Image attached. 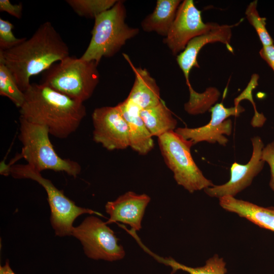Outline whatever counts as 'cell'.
Returning a JSON list of instances; mask_svg holds the SVG:
<instances>
[{"label":"cell","mask_w":274,"mask_h":274,"mask_svg":"<svg viewBox=\"0 0 274 274\" xmlns=\"http://www.w3.org/2000/svg\"><path fill=\"white\" fill-rule=\"evenodd\" d=\"M116 106L128 125L129 147L141 155L148 154L153 149L154 142L141 117V109L126 98Z\"/></svg>","instance_id":"15"},{"label":"cell","mask_w":274,"mask_h":274,"mask_svg":"<svg viewBox=\"0 0 274 274\" xmlns=\"http://www.w3.org/2000/svg\"><path fill=\"white\" fill-rule=\"evenodd\" d=\"M181 2L180 0H157L153 12L141 22L143 30L166 37Z\"/></svg>","instance_id":"18"},{"label":"cell","mask_w":274,"mask_h":274,"mask_svg":"<svg viewBox=\"0 0 274 274\" xmlns=\"http://www.w3.org/2000/svg\"><path fill=\"white\" fill-rule=\"evenodd\" d=\"M209 111L211 112V119L206 125L197 128L179 127L175 131L185 140L191 141L193 145L207 142L226 146L228 139L225 135H230L232 128V121L227 118L231 116H238L245 111V109L240 105L226 108L222 103H219Z\"/></svg>","instance_id":"10"},{"label":"cell","mask_w":274,"mask_h":274,"mask_svg":"<svg viewBox=\"0 0 274 274\" xmlns=\"http://www.w3.org/2000/svg\"><path fill=\"white\" fill-rule=\"evenodd\" d=\"M0 274H15L11 269L8 260L6 261L4 266H0Z\"/></svg>","instance_id":"30"},{"label":"cell","mask_w":274,"mask_h":274,"mask_svg":"<svg viewBox=\"0 0 274 274\" xmlns=\"http://www.w3.org/2000/svg\"><path fill=\"white\" fill-rule=\"evenodd\" d=\"M93 140L106 149H125L130 146L127 122L117 106L96 108L92 114Z\"/></svg>","instance_id":"11"},{"label":"cell","mask_w":274,"mask_h":274,"mask_svg":"<svg viewBox=\"0 0 274 274\" xmlns=\"http://www.w3.org/2000/svg\"><path fill=\"white\" fill-rule=\"evenodd\" d=\"M126 10L124 1H117L110 9L94 19L89 44L81 58L99 64L102 57L118 53L126 42L135 37L139 29L125 22Z\"/></svg>","instance_id":"4"},{"label":"cell","mask_w":274,"mask_h":274,"mask_svg":"<svg viewBox=\"0 0 274 274\" xmlns=\"http://www.w3.org/2000/svg\"><path fill=\"white\" fill-rule=\"evenodd\" d=\"M66 3L79 16L95 19L111 8L117 0H66Z\"/></svg>","instance_id":"22"},{"label":"cell","mask_w":274,"mask_h":274,"mask_svg":"<svg viewBox=\"0 0 274 274\" xmlns=\"http://www.w3.org/2000/svg\"><path fill=\"white\" fill-rule=\"evenodd\" d=\"M219 200L220 206L225 210L274 232V207H263L231 196H223Z\"/></svg>","instance_id":"17"},{"label":"cell","mask_w":274,"mask_h":274,"mask_svg":"<svg viewBox=\"0 0 274 274\" xmlns=\"http://www.w3.org/2000/svg\"><path fill=\"white\" fill-rule=\"evenodd\" d=\"M82 244L86 256L94 260L113 261L125 256L118 238L106 222L90 216L78 226L74 227L72 235Z\"/></svg>","instance_id":"8"},{"label":"cell","mask_w":274,"mask_h":274,"mask_svg":"<svg viewBox=\"0 0 274 274\" xmlns=\"http://www.w3.org/2000/svg\"><path fill=\"white\" fill-rule=\"evenodd\" d=\"M140 115L152 136L158 138L176 129L177 121L162 99L154 106L141 110Z\"/></svg>","instance_id":"19"},{"label":"cell","mask_w":274,"mask_h":274,"mask_svg":"<svg viewBox=\"0 0 274 274\" xmlns=\"http://www.w3.org/2000/svg\"><path fill=\"white\" fill-rule=\"evenodd\" d=\"M98 65L94 61L69 56L44 72L40 83L83 102L99 82Z\"/></svg>","instance_id":"3"},{"label":"cell","mask_w":274,"mask_h":274,"mask_svg":"<svg viewBox=\"0 0 274 274\" xmlns=\"http://www.w3.org/2000/svg\"><path fill=\"white\" fill-rule=\"evenodd\" d=\"M187 86L189 99L184 104V109L190 115H198L209 111L220 95L218 89L214 87H209L202 93H199L193 89L191 84Z\"/></svg>","instance_id":"21"},{"label":"cell","mask_w":274,"mask_h":274,"mask_svg":"<svg viewBox=\"0 0 274 274\" xmlns=\"http://www.w3.org/2000/svg\"><path fill=\"white\" fill-rule=\"evenodd\" d=\"M261 157L269 165L271 175L269 186L274 191V141L263 148Z\"/></svg>","instance_id":"26"},{"label":"cell","mask_w":274,"mask_h":274,"mask_svg":"<svg viewBox=\"0 0 274 274\" xmlns=\"http://www.w3.org/2000/svg\"><path fill=\"white\" fill-rule=\"evenodd\" d=\"M134 74V81L126 98L141 110L157 105L161 101L160 90L155 79L146 68L136 67L128 56L123 54Z\"/></svg>","instance_id":"16"},{"label":"cell","mask_w":274,"mask_h":274,"mask_svg":"<svg viewBox=\"0 0 274 274\" xmlns=\"http://www.w3.org/2000/svg\"><path fill=\"white\" fill-rule=\"evenodd\" d=\"M158 142L164 162L178 185L190 193L214 185L193 159L190 150L193 144L191 141L171 131L158 137Z\"/></svg>","instance_id":"7"},{"label":"cell","mask_w":274,"mask_h":274,"mask_svg":"<svg viewBox=\"0 0 274 274\" xmlns=\"http://www.w3.org/2000/svg\"><path fill=\"white\" fill-rule=\"evenodd\" d=\"M0 11L5 12L17 19L22 16L23 5L20 3L13 5L9 0H0Z\"/></svg>","instance_id":"28"},{"label":"cell","mask_w":274,"mask_h":274,"mask_svg":"<svg viewBox=\"0 0 274 274\" xmlns=\"http://www.w3.org/2000/svg\"><path fill=\"white\" fill-rule=\"evenodd\" d=\"M232 25H219L216 23L205 33L191 40L185 49L177 56V62L182 71L186 84H190L189 74L193 67H199L197 55L203 46L209 43L220 42L232 51L230 43Z\"/></svg>","instance_id":"14"},{"label":"cell","mask_w":274,"mask_h":274,"mask_svg":"<svg viewBox=\"0 0 274 274\" xmlns=\"http://www.w3.org/2000/svg\"><path fill=\"white\" fill-rule=\"evenodd\" d=\"M259 77L257 75H253L252 76V79L249 83L246 89L234 99V106H237L239 105V102L243 99H247L251 101L254 108L255 113L258 111L256 110L255 102L252 97V90L258 85V79Z\"/></svg>","instance_id":"27"},{"label":"cell","mask_w":274,"mask_h":274,"mask_svg":"<svg viewBox=\"0 0 274 274\" xmlns=\"http://www.w3.org/2000/svg\"><path fill=\"white\" fill-rule=\"evenodd\" d=\"M259 54L274 72V45L263 46L259 51Z\"/></svg>","instance_id":"29"},{"label":"cell","mask_w":274,"mask_h":274,"mask_svg":"<svg viewBox=\"0 0 274 274\" xmlns=\"http://www.w3.org/2000/svg\"><path fill=\"white\" fill-rule=\"evenodd\" d=\"M144 251L154 257L159 262L170 266L172 269V273L178 270H182L189 274H226L227 269L226 263L222 258L218 255H215L206 261L204 266L197 267H191L181 264L172 258H163L152 253L141 241L140 238L136 240Z\"/></svg>","instance_id":"20"},{"label":"cell","mask_w":274,"mask_h":274,"mask_svg":"<svg viewBox=\"0 0 274 274\" xmlns=\"http://www.w3.org/2000/svg\"><path fill=\"white\" fill-rule=\"evenodd\" d=\"M6 174L16 179H29L39 183L47 194L50 211V222L55 235L59 236L72 235L73 222L83 214H96L103 216L92 210L80 207L67 197L62 190L57 189L52 183L28 164H14L8 166Z\"/></svg>","instance_id":"6"},{"label":"cell","mask_w":274,"mask_h":274,"mask_svg":"<svg viewBox=\"0 0 274 274\" xmlns=\"http://www.w3.org/2000/svg\"><path fill=\"white\" fill-rule=\"evenodd\" d=\"M150 199L146 194L128 191L114 201H108L105 209L110 218L106 223L108 224L121 222L129 225L133 231H139L142 228V221L146 208Z\"/></svg>","instance_id":"13"},{"label":"cell","mask_w":274,"mask_h":274,"mask_svg":"<svg viewBox=\"0 0 274 274\" xmlns=\"http://www.w3.org/2000/svg\"><path fill=\"white\" fill-rule=\"evenodd\" d=\"M257 5V1L249 4L245 12L246 18L256 30L263 46L272 45L273 41L266 28V19L259 15Z\"/></svg>","instance_id":"24"},{"label":"cell","mask_w":274,"mask_h":274,"mask_svg":"<svg viewBox=\"0 0 274 274\" xmlns=\"http://www.w3.org/2000/svg\"><path fill=\"white\" fill-rule=\"evenodd\" d=\"M69 56L67 45L49 21L42 23L30 38L16 46L0 50V59L23 92L30 85L31 77Z\"/></svg>","instance_id":"1"},{"label":"cell","mask_w":274,"mask_h":274,"mask_svg":"<svg viewBox=\"0 0 274 274\" xmlns=\"http://www.w3.org/2000/svg\"><path fill=\"white\" fill-rule=\"evenodd\" d=\"M215 23H204L201 11L192 0L182 1L178 9L175 20L163 43L174 55H179L193 38L211 28Z\"/></svg>","instance_id":"9"},{"label":"cell","mask_w":274,"mask_h":274,"mask_svg":"<svg viewBox=\"0 0 274 274\" xmlns=\"http://www.w3.org/2000/svg\"><path fill=\"white\" fill-rule=\"evenodd\" d=\"M251 142L253 152L249 162L245 164L237 162L232 164L229 180L224 184L214 185L205 189L204 191L207 195L218 198L225 196L234 197L251 184L253 179L262 169L265 163L261 157L264 148L261 139L258 136H254Z\"/></svg>","instance_id":"12"},{"label":"cell","mask_w":274,"mask_h":274,"mask_svg":"<svg viewBox=\"0 0 274 274\" xmlns=\"http://www.w3.org/2000/svg\"><path fill=\"white\" fill-rule=\"evenodd\" d=\"M13 28L12 23L0 18V50L10 49L21 43L26 39V38H16L12 31Z\"/></svg>","instance_id":"25"},{"label":"cell","mask_w":274,"mask_h":274,"mask_svg":"<svg viewBox=\"0 0 274 274\" xmlns=\"http://www.w3.org/2000/svg\"><path fill=\"white\" fill-rule=\"evenodd\" d=\"M19 139L22 144L20 157L25 159L34 170L65 172L76 178L81 170L76 161L63 159L55 152L49 139V132L44 126L32 123L19 118Z\"/></svg>","instance_id":"5"},{"label":"cell","mask_w":274,"mask_h":274,"mask_svg":"<svg viewBox=\"0 0 274 274\" xmlns=\"http://www.w3.org/2000/svg\"><path fill=\"white\" fill-rule=\"evenodd\" d=\"M19 113V118L46 127L54 137L64 139L77 130L86 111L83 102L32 83L24 92Z\"/></svg>","instance_id":"2"},{"label":"cell","mask_w":274,"mask_h":274,"mask_svg":"<svg viewBox=\"0 0 274 274\" xmlns=\"http://www.w3.org/2000/svg\"><path fill=\"white\" fill-rule=\"evenodd\" d=\"M0 95L8 97L18 108L24 100V92L19 89L11 72L1 59Z\"/></svg>","instance_id":"23"}]
</instances>
